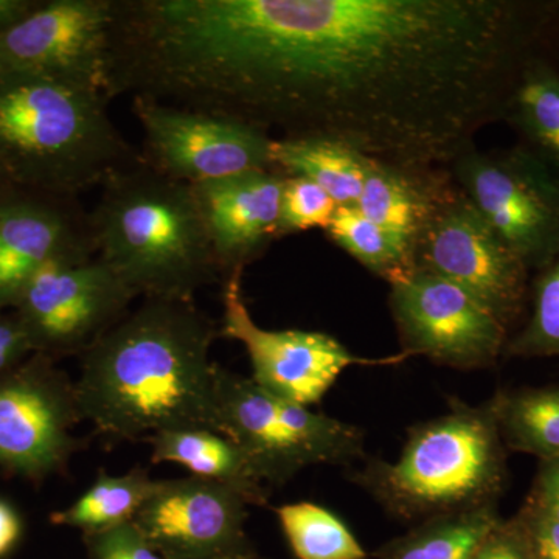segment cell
Segmentation results:
<instances>
[{
    "label": "cell",
    "mask_w": 559,
    "mask_h": 559,
    "mask_svg": "<svg viewBox=\"0 0 559 559\" xmlns=\"http://www.w3.org/2000/svg\"><path fill=\"white\" fill-rule=\"evenodd\" d=\"M454 187L443 171H411L370 159L355 207L371 223L417 245Z\"/></svg>",
    "instance_id": "ac0fdd59"
},
{
    "label": "cell",
    "mask_w": 559,
    "mask_h": 559,
    "mask_svg": "<svg viewBox=\"0 0 559 559\" xmlns=\"http://www.w3.org/2000/svg\"><path fill=\"white\" fill-rule=\"evenodd\" d=\"M498 503L419 522L377 554V559H469L499 524Z\"/></svg>",
    "instance_id": "7402d4cb"
},
{
    "label": "cell",
    "mask_w": 559,
    "mask_h": 559,
    "mask_svg": "<svg viewBox=\"0 0 559 559\" xmlns=\"http://www.w3.org/2000/svg\"><path fill=\"white\" fill-rule=\"evenodd\" d=\"M242 272L224 280L219 337L240 342L248 352L252 380L280 399L301 406L318 404L353 366H395L406 353L362 358L330 334L308 330H266L250 316L241 288Z\"/></svg>",
    "instance_id": "9c48e42d"
},
{
    "label": "cell",
    "mask_w": 559,
    "mask_h": 559,
    "mask_svg": "<svg viewBox=\"0 0 559 559\" xmlns=\"http://www.w3.org/2000/svg\"><path fill=\"white\" fill-rule=\"evenodd\" d=\"M151 462L176 463L191 476L238 489L250 506H267V488L245 451L229 437L209 428L162 430L148 439Z\"/></svg>",
    "instance_id": "d6986e66"
},
{
    "label": "cell",
    "mask_w": 559,
    "mask_h": 559,
    "mask_svg": "<svg viewBox=\"0 0 559 559\" xmlns=\"http://www.w3.org/2000/svg\"><path fill=\"white\" fill-rule=\"evenodd\" d=\"M249 506L238 489L218 481L157 480L132 522L162 559H227L252 554Z\"/></svg>",
    "instance_id": "9a60e30c"
},
{
    "label": "cell",
    "mask_w": 559,
    "mask_h": 559,
    "mask_svg": "<svg viewBox=\"0 0 559 559\" xmlns=\"http://www.w3.org/2000/svg\"><path fill=\"white\" fill-rule=\"evenodd\" d=\"M352 480L401 521L498 503L507 481V448L491 403L452 400L450 411L407 433L399 459H371Z\"/></svg>",
    "instance_id": "5b68a950"
},
{
    "label": "cell",
    "mask_w": 559,
    "mask_h": 559,
    "mask_svg": "<svg viewBox=\"0 0 559 559\" xmlns=\"http://www.w3.org/2000/svg\"><path fill=\"white\" fill-rule=\"evenodd\" d=\"M452 175L527 270L544 271L558 259L559 179L543 157L524 148H471L454 160Z\"/></svg>",
    "instance_id": "52a82bcc"
},
{
    "label": "cell",
    "mask_w": 559,
    "mask_h": 559,
    "mask_svg": "<svg viewBox=\"0 0 559 559\" xmlns=\"http://www.w3.org/2000/svg\"><path fill=\"white\" fill-rule=\"evenodd\" d=\"M511 0H153V100L441 171L506 116L546 21Z\"/></svg>",
    "instance_id": "6da1fadb"
},
{
    "label": "cell",
    "mask_w": 559,
    "mask_h": 559,
    "mask_svg": "<svg viewBox=\"0 0 559 559\" xmlns=\"http://www.w3.org/2000/svg\"><path fill=\"white\" fill-rule=\"evenodd\" d=\"M340 205L318 183L285 176L280 205L278 238L320 227L326 229Z\"/></svg>",
    "instance_id": "83f0119b"
},
{
    "label": "cell",
    "mask_w": 559,
    "mask_h": 559,
    "mask_svg": "<svg viewBox=\"0 0 559 559\" xmlns=\"http://www.w3.org/2000/svg\"><path fill=\"white\" fill-rule=\"evenodd\" d=\"M38 5L35 0H0V35L16 27Z\"/></svg>",
    "instance_id": "e575fe53"
},
{
    "label": "cell",
    "mask_w": 559,
    "mask_h": 559,
    "mask_svg": "<svg viewBox=\"0 0 559 559\" xmlns=\"http://www.w3.org/2000/svg\"><path fill=\"white\" fill-rule=\"evenodd\" d=\"M215 423L245 451L264 484H286L310 466H349L366 455L356 426L272 395L252 378L219 366Z\"/></svg>",
    "instance_id": "8992f818"
},
{
    "label": "cell",
    "mask_w": 559,
    "mask_h": 559,
    "mask_svg": "<svg viewBox=\"0 0 559 559\" xmlns=\"http://www.w3.org/2000/svg\"><path fill=\"white\" fill-rule=\"evenodd\" d=\"M22 524L20 514L10 503L0 500V558L5 557L21 538Z\"/></svg>",
    "instance_id": "836d02e7"
},
{
    "label": "cell",
    "mask_w": 559,
    "mask_h": 559,
    "mask_svg": "<svg viewBox=\"0 0 559 559\" xmlns=\"http://www.w3.org/2000/svg\"><path fill=\"white\" fill-rule=\"evenodd\" d=\"M325 230L340 248L390 285L415 270L414 246L371 223L355 205L337 207Z\"/></svg>",
    "instance_id": "d4e9b609"
},
{
    "label": "cell",
    "mask_w": 559,
    "mask_h": 559,
    "mask_svg": "<svg viewBox=\"0 0 559 559\" xmlns=\"http://www.w3.org/2000/svg\"><path fill=\"white\" fill-rule=\"evenodd\" d=\"M216 337L218 325L194 300L143 299L81 355L83 419L128 441L170 429L216 430Z\"/></svg>",
    "instance_id": "7a4b0ae2"
},
{
    "label": "cell",
    "mask_w": 559,
    "mask_h": 559,
    "mask_svg": "<svg viewBox=\"0 0 559 559\" xmlns=\"http://www.w3.org/2000/svg\"><path fill=\"white\" fill-rule=\"evenodd\" d=\"M90 219L97 255L135 297L194 300L223 278L193 187L145 162L103 183Z\"/></svg>",
    "instance_id": "277c9868"
},
{
    "label": "cell",
    "mask_w": 559,
    "mask_h": 559,
    "mask_svg": "<svg viewBox=\"0 0 559 559\" xmlns=\"http://www.w3.org/2000/svg\"><path fill=\"white\" fill-rule=\"evenodd\" d=\"M283 186L277 171H252L193 187L223 280L277 240Z\"/></svg>",
    "instance_id": "e0dca14e"
},
{
    "label": "cell",
    "mask_w": 559,
    "mask_h": 559,
    "mask_svg": "<svg viewBox=\"0 0 559 559\" xmlns=\"http://www.w3.org/2000/svg\"><path fill=\"white\" fill-rule=\"evenodd\" d=\"M103 92L0 70V168L11 186L79 198L143 162Z\"/></svg>",
    "instance_id": "3957f363"
},
{
    "label": "cell",
    "mask_w": 559,
    "mask_h": 559,
    "mask_svg": "<svg viewBox=\"0 0 559 559\" xmlns=\"http://www.w3.org/2000/svg\"><path fill=\"white\" fill-rule=\"evenodd\" d=\"M506 353L518 358L559 356V257L536 282L532 318Z\"/></svg>",
    "instance_id": "4316f807"
},
{
    "label": "cell",
    "mask_w": 559,
    "mask_h": 559,
    "mask_svg": "<svg viewBox=\"0 0 559 559\" xmlns=\"http://www.w3.org/2000/svg\"><path fill=\"white\" fill-rule=\"evenodd\" d=\"M156 481L146 469L134 468L121 476L102 473L68 509L51 514V522L79 528L84 535L134 521Z\"/></svg>",
    "instance_id": "603a6c76"
},
{
    "label": "cell",
    "mask_w": 559,
    "mask_h": 559,
    "mask_svg": "<svg viewBox=\"0 0 559 559\" xmlns=\"http://www.w3.org/2000/svg\"><path fill=\"white\" fill-rule=\"evenodd\" d=\"M132 112L142 127V159L165 178L194 187L274 171L271 135L241 121L143 97H132Z\"/></svg>",
    "instance_id": "30bf717a"
},
{
    "label": "cell",
    "mask_w": 559,
    "mask_h": 559,
    "mask_svg": "<svg viewBox=\"0 0 559 559\" xmlns=\"http://www.w3.org/2000/svg\"><path fill=\"white\" fill-rule=\"evenodd\" d=\"M16 189V187L11 186L9 178H7L5 173L0 168V201L10 193L11 190Z\"/></svg>",
    "instance_id": "d590c367"
},
{
    "label": "cell",
    "mask_w": 559,
    "mask_h": 559,
    "mask_svg": "<svg viewBox=\"0 0 559 559\" xmlns=\"http://www.w3.org/2000/svg\"><path fill=\"white\" fill-rule=\"evenodd\" d=\"M297 559H366L367 551L333 511L314 502L283 503L274 509Z\"/></svg>",
    "instance_id": "484cf974"
},
{
    "label": "cell",
    "mask_w": 559,
    "mask_h": 559,
    "mask_svg": "<svg viewBox=\"0 0 559 559\" xmlns=\"http://www.w3.org/2000/svg\"><path fill=\"white\" fill-rule=\"evenodd\" d=\"M415 267L454 283L510 329L520 318L528 270L455 189L415 245Z\"/></svg>",
    "instance_id": "7c38bea8"
},
{
    "label": "cell",
    "mask_w": 559,
    "mask_h": 559,
    "mask_svg": "<svg viewBox=\"0 0 559 559\" xmlns=\"http://www.w3.org/2000/svg\"><path fill=\"white\" fill-rule=\"evenodd\" d=\"M489 403L507 450L559 459V388L507 390Z\"/></svg>",
    "instance_id": "44dd1931"
},
{
    "label": "cell",
    "mask_w": 559,
    "mask_h": 559,
    "mask_svg": "<svg viewBox=\"0 0 559 559\" xmlns=\"http://www.w3.org/2000/svg\"><path fill=\"white\" fill-rule=\"evenodd\" d=\"M507 117L559 168V73L547 62L528 58L511 91Z\"/></svg>",
    "instance_id": "cb8c5ba5"
},
{
    "label": "cell",
    "mask_w": 559,
    "mask_h": 559,
    "mask_svg": "<svg viewBox=\"0 0 559 559\" xmlns=\"http://www.w3.org/2000/svg\"><path fill=\"white\" fill-rule=\"evenodd\" d=\"M527 500L559 522V459L540 460Z\"/></svg>",
    "instance_id": "d6a6232c"
},
{
    "label": "cell",
    "mask_w": 559,
    "mask_h": 559,
    "mask_svg": "<svg viewBox=\"0 0 559 559\" xmlns=\"http://www.w3.org/2000/svg\"><path fill=\"white\" fill-rule=\"evenodd\" d=\"M272 170L318 183L336 204L356 205L366 182L370 157L336 140L272 138Z\"/></svg>",
    "instance_id": "ffe728a7"
},
{
    "label": "cell",
    "mask_w": 559,
    "mask_h": 559,
    "mask_svg": "<svg viewBox=\"0 0 559 559\" xmlns=\"http://www.w3.org/2000/svg\"><path fill=\"white\" fill-rule=\"evenodd\" d=\"M94 255L90 213L75 198L11 190L0 201V311L50 261Z\"/></svg>",
    "instance_id": "2e32d148"
},
{
    "label": "cell",
    "mask_w": 559,
    "mask_h": 559,
    "mask_svg": "<svg viewBox=\"0 0 559 559\" xmlns=\"http://www.w3.org/2000/svg\"><path fill=\"white\" fill-rule=\"evenodd\" d=\"M31 353L35 352L20 320L0 311V374L20 366Z\"/></svg>",
    "instance_id": "1f68e13d"
},
{
    "label": "cell",
    "mask_w": 559,
    "mask_h": 559,
    "mask_svg": "<svg viewBox=\"0 0 559 559\" xmlns=\"http://www.w3.org/2000/svg\"><path fill=\"white\" fill-rule=\"evenodd\" d=\"M138 299L98 255L47 263L22 290L16 318L33 352L83 355L130 312Z\"/></svg>",
    "instance_id": "ba28073f"
},
{
    "label": "cell",
    "mask_w": 559,
    "mask_h": 559,
    "mask_svg": "<svg viewBox=\"0 0 559 559\" xmlns=\"http://www.w3.org/2000/svg\"><path fill=\"white\" fill-rule=\"evenodd\" d=\"M516 516L527 535L533 559H559V522L530 500Z\"/></svg>",
    "instance_id": "4dcf8cb0"
},
{
    "label": "cell",
    "mask_w": 559,
    "mask_h": 559,
    "mask_svg": "<svg viewBox=\"0 0 559 559\" xmlns=\"http://www.w3.org/2000/svg\"><path fill=\"white\" fill-rule=\"evenodd\" d=\"M469 559H533L527 535L518 516L500 520Z\"/></svg>",
    "instance_id": "f546056e"
},
{
    "label": "cell",
    "mask_w": 559,
    "mask_h": 559,
    "mask_svg": "<svg viewBox=\"0 0 559 559\" xmlns=\"http://www.w3.org/2000/svg\"><path fill=\"white\" fill-rule=\"evenodd\" d=\"M81 419L75 384L35 353L0 374V466L31 479L64 468L79 448L72 429Z\"/></svg>",
    "instance_id": "5bb4252c"
},
{
    "label": "cell",
    "mask_w": 559,
    "mask_h": 559,
    "mask_svg": "<svg viewBox=\"0 0 559 559\" xmlns=\"http://www.w3.org/2000/svg\"><path fill=\"white\" fill-rule=\"evenodd\" d=\"M227 559H260L257 558L255 555L249 554V555H241V557H234V558H227Z\"/></svg>",
    "instance_id": "8d00e7d4"
},
{
    "label": "cell",
    "mask_w": 559,
    "mask_h": 559,
    "mask_svg": "<svg viewBox=\"0 0 559 559\" xmlns=\"http://www.w3.org/2000/svg\"><path fill=\"white\" fill-rule=\"evenodd\" d=\"M390 310L403 353L457 370L495 366L509 329L465 289L415 267L392 283Z\"/></svg>",
    "instance_id": "8fae6325"
},
{
    "label": "cell",
    "mask_w": 559,
    "mask_h": 559,
    "mask_svg": "<svg viewBox=\"0 0 559 559\" xmlns=\"http://www.w3.org/2000/svg\"><path fill=\"white\" fill-rule=\"evenodd\" d=\"M116 0L39 2L0 35V70L32 73L103 92L109 98Z\"/></svg>",
    "instance_id": "4fadbf2b"
},
{
    "label": "cell",
    "mask_w": 559,
    "mask_h": 559,
    "mask_svg": "<svg viewBox=\"0 0 559 559\" xmlns=\"http://www.w3.org/2000/svg\"><path fill=\"white\" fill-rule=\"evenodd\" d=\"M91 559H162L134 522L84 535Z\"/></svg>",
    "instance_id": "f1b7e54d"
}]
</instances>
